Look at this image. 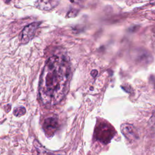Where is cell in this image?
Segmentation results:
<instances>
[{"mask_svg":"<svg viewBox=\"0 0 155 155\" xmlns=\"http://www.w3.org/2000/svg\"><path fill=\"white\" fill-rule=\"evenodd\" d=\"M25 111H26V110H25V108L24 107H20L16 108L14 110L13 114L16 116L19 117V116H21L24 115L25 113Z\"/></svg>","mask_w":155,"mask_h":155,"instance_id":"obj_7","label":"cell"},{"mask_svg":"<svg viewBox=\"0 0 155 155\" xmlns=\"http://www.w3.org/2000/svg\"><path fill=\"white\" fill-rule=\"evenodd\" d=\"M70 1H71V2H77L78 1H79L80 0H69Z\"/></svg>","mask_w":155,"mask_h":155,"instance_id":"obj_9","label":"cell"},{"mask_svg":"<svg viewBox=\"0 0 155 155\" xmlns=\"http://www.w3.org/2000/svg\"><path fill=\"white\" fill-rule=\"evenodd\" d=\"M120 130L124 136L129 140H134L138 137L136 128L129 124H123L120 127Z\"/></svg>","mask_w":155,"mask_h":155,"instance_id":"obj_5","label":"cell"},{"mask_svg":"<svg viewBox=\"0 0 155 155\" xmlns=\"http://www.w3.org/2000/svg\"><path fill=\"white\" fill-rule=\"evenodd\" d=\"M91 76H92L93 77L95 78V77L97 76V71L96 70H92V71H91Z\"/></svg>","mask_w":155,"mask_h":155,"instance_id":"obj_8","label":"cell"},{"mask_svg":"<svg viewBox=\"0 0 155 155\" xmlns=\"http://www.w3.org/2000/svg\"><path fill=\"white\" fill-rule=\"evenodd\" d=\"M71 77V64L65 54L50 57L40 79L39 95L42 103L47 107L59 103L68 92Z\"/></svg>","mask_w":155,"mask_h":155,"instance_id":"obj_1","label":"cell"},{"mask_svg":"<svg viewBox=\"0 0 155 155\" xmlns=\"http://www.w3.org/2000/svg\"><path fill=\"white\" fill-rule=\"evenodd\" d=\"M114 130L111 126L107 125L106 124H101L98 125L95 130V136L97 139L107 143L113 137Z\"/></svg>","mask_w":155,"mask_h":155,"instance_id":"obj_2","label":"cell"},{"mask_svg":"<svg viewBox=\"0 0 155 155\" xmlns=\"http://www.w3.org/2000/svg\"><path fill=\"white\" fill-rule=\"evenodd\" d=\"M40 22H33L27 25L22 31L20 35L21 42L23 44L28 43L34 37L35 33L40 25Z\"/></svg>","mask_w":155,"mask_h":155,"instance_id":"obj_3","label":"cell"},{"mask_svg":"<svg viewBox=\"0 0 155 155\" xmlns=\"http://www.w3.org/2000/svg\"><path fill=\"white\" fill-rule=\"evenodd\" d=\"M58 127V121L55 117L46 119L43 124V129L47 136H52Z\"/></svg>","mask_w":155,"mask_h":155,"instance_id":"obj_4","label":"cell"},{"mask_svg":"<svg viewBox=\"0 0 155 155\" xmlns=\"http://www.w3.org/2000/svg\"><path fill=\"white\" fill-rule=\"evenodd\" d=\"M61 0H37L35 2V6L41 10H50L56 7Z\"/></svg>","mask_w":155,"mask_h":155,"instance_id":"obj_6","label":"cell"}]
</instances>
